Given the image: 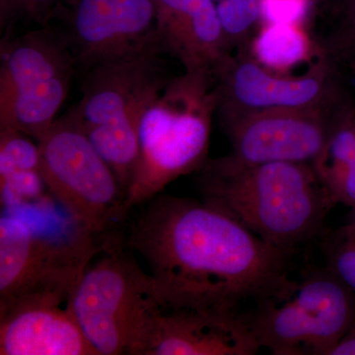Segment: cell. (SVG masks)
<instances>
[{"label":"cell","instance_id":"obj_13","mask_svg":"<svg viewBox=\"0 0 355 355\" xmlns=\"http://www.w3.org/2000/svg\"><path fill=\"white\" fill-rule=\"evenodd\" d=\"M1 355H99L69 302L29 300L0 308Z\"/></svg>","mask_w":355,"mask_h":355},{"label":"cell","instance_id":"obj_9","mask_svg":"<svg viewBox=\"0 0 355 355\" xmlns=\"http://www.w3.org/2000/svg\"><path fill=\"white\" fill-rule=\"evenodd\" d=\"M214 80L220 123L257 112L324 106L347 94L321 60L304 76L292 77L266 69L249 51L231 53Z\"/></svg>","mask_w":355,"mask_h":355},{"label":"cell","instance_id":"obj_21","mask_svg":"<svg viewBox=\"0 0 355 355\" xmlns=\"http://www.w3.org/2000/svg\"><path fill=\"white\" fill-rule=\"evenodd\" d=\"M319 241L324 266L355 293V233L349 222L327 228Z\"/></svg>","mask_w":355,"mask_h":355},{"label":"cell","instance_id":"obj_1","mask_svg":"<svg viewBox=\"0 0 355 355\" xmlns=\"http://www.w3.org/2000/svg\"><path fill=\"white\" fill-rule=\"evenodd\" d=\"M139 209L123 243L146 261L168 309L244 311L293 282L291 254L203 200L160 193Z\"/></svg>","mask_w":355,"mask_h":355},{"label":"cell","instance_id":"obj_17","mask_svg":"<svg viewBox=\"0 0 355 355\" xmlns=\"http://www.w3.org/2000/svg\"><path fill=\"white\" fill-rule=\"evenodd\" d=\"M354 160L355 102L349 95L338 110L323 151L312 164L336 203L343 178Z\"/></svg>","mask_w":355,"mask_h":355},{"label":"cell","instance_id":"obj_20","mask_svg":"<svg viewBox=\"0 0 355 355\" xmlns=\"http://www.w3.org/2000/svg\"><path fill=\"white\" fill-rule=\"evenodd\" d=\"M125 48L156 41V0H110Z\"/></svg>","mask_w":355,"mask_h":355},{"label":"cell","instance_id":"obj_3","mask_svg":"<svg viewBox=\"0 0 355 355\" xmlns=\"http://www.w3.org/2000/svg\"><path fill=\"white\" fill-rule=\"evenodd\" d=\"M162 55L153 41L83 70V96L67 113L113 170L125 193L139 156L140 121L171 79Z\"/></svg>","mask_w":355,"mask_h":355},{"label":"cell","instance_id":"obj_15","mask_svg":"<svg viewBox=\"0 0 355 355\" xmlns=\"http://www.w3.org/2000/svg\"><path fill=\"white\" fill-rule=\"evenodd\" d=\"M60 30L83 70L125 48L110 0H64L51 23Z\"/></svg>","mask_w":355,"mask_h":355},{"label":"cell","instance_id":"obj_2","mask_svg":"<svg viewBox=\"0 0 355 355\" xmlns=\"http://www.w3.org/2000/svg\"><path fill=\"white\" fill-rule=\"evenodd\" d=\"M197 184L202 200L292 257L319 241L338 205L310 163L249 164L228 154L207 159Z\"/></svg>","mask_w":355,"mask_h":355},{"label":"cell","instance_id":"obj_27","mask_svg":"<svg viewBox=\"0 0 355 355\" xmlns=\"http://www.w3.org/2000/svg\"><path fill=\"white\" fill-rule=\"evenodd\" d=\"M214 1L216 2H216L219 1V0H214Z\"/></svg>","mask_w":355,"mask_h":355},{"label":"cell","instance_id":"obj_25","mask_svg":"<svg viewBox=\"0 0 355 355\" xmlns=\"http://www.w3.org/2000/svg\"><path fill=\"white\" fill-rule=\"evenodd\" d=\"M336 200L355 210V160L343 178Z\"/></svg>","mask_w":355,"mask_h":355},{"label":"cell","instance_id":"obj_6","mask_svg":"<svg viewBox=\"0 0 355 355\" xmlns=\"http://www.w3.org/2000/svg\"><path fill=\"white\" fill-rule=\"evenodd\" d=\"M37 142L46 189L77 227L104 244L121 238L125 191L87 135L67 114Z\"/></svg>","mask_w":355,"mask_h":355},{"label":"cell","instance_id":"obj_10","mask_svg":"<svg viewBox=\"0 0 355 355\" xmlns=\"http://www.w3.org/2000/svg\"><path fill=\"white\" fill-rule=\"evenodd\" d=\"M347 95L324 106L270 110L223 121L222 128L231 144L230 155L249 164H313L323 151Z\"/></svg>","mask_w":355,"mask_h":355},{"label":"cell","instance_id":"obj_7","mask_svg":"<svg viewBox=\"0 0 355 355\" xmlns=\"http://www.w3.org/2000/svg\"><path fill=\"white\" fill-rule=\"evenodd\" d=\"M260 343L275 355H330L355 326V293L326 266L245 310Z\"/></svg>","mask_w":355,"mask_h":355},{"label":"cell","instance_id":"obj_12","mask_svg":"<svg viewBox=\"0 0 355 355\" xmlns=\"http://www.w3.org/2000/svg\"><path fill=\"white\" fill-rule=\"evenodd\" d=\"M261 349L245 310L165 308L146 355H253Z\"/></svg>","mask_w":355,"mask_h":355},{"label":"cell","instance_id":"obj_11","mask_svg":"<svg viewBox=\"0 0 355 355\" xmlns=\"http://www.w3.org/2000/svg\"><path fill=\"white\" fill-rule=\"evenodd\" d=\"M78 69L62 33L53 24L40 26L0 44V109L19 99L67 92Z\"/></svg>","mask_w":355,"mask_h":355},{"label":"cell","instance_id":"obj_23","mask_svg":"<svg viewBox=\"0 0 355 355\" xmlns=\"http://www.w3.org/2000/svg\"><path fill=\"white\" fill-rule=\"evenodd\" d=\"M64 0H0V28L9 31L20 21L51 24L53 16Z\"/></svg>","mask_w":355,"mask_h":355},{"label":"cell","instance_id":"obj_19","mask_svg":"<svg viewBox=\"0 0 355 355\" xmlns=\"http://www.w3.org/2000/svg\"><path fill=\"white\" fill-rule=\"evenodd\" d=\"M217 15L231 53L249 51L261 17V0H219Z\"/></svg>","mask_w":355,"mask_h":355},{"label":"cell","instance_id":"obj_24","mask_svg":"<svg viewBox=\"0 0 355 355\" xmlns=\"http://www.w3.org/2000/svg\"><path fill=\"white\" fill-rule=\"evenodd\" d=\"M314 0H261L263 23L303 24Z\"/></svg>","mask_w":355,"mask_h":355},{"label":"cell","instance_id":"obj_22","mask_svg":"<svg viewBox=\"0 0 355 355\" xmlns=\"http://www.w3.org/2000/svg\"><path fill=\"white\" fill-rule=\"evenodd\" d=\"M33 139L18 130H0V178L40 170V147Z\"/></svg>","mask_w":355,"mask_h":355},{"label":"cell","instance_id":"obj_8","mask_svg":"<svg viewBox=\"0 0 355 355\" xmlns=\"http://www.w3.org/2000/svg\"><path fill=\"white\" fill-rule=\"evenodd\" d=\"M106 248L77 228L67 236L10 214L0 218V308L29 300L69 302L84 268Z\"/></svg>","mask_w":355,"mask_h":355},{"label":"cell","instance_id":"obj_4","mask_svg":"<svg viewBox=\"0 0 355 355\" xmlns=\"http://www.w3.org/2000/svg\"><path fill=\"white\" fill-rule=\"evenodd\" d=\"M214 77L184 73L170 79L140 121L139 156L125 195V214L162 193L207 162L216 114Z\"/></svg>","mask_w":355,"mask_h":355},{"label":"cell","instance_id":"obj_26","mask_svg":"<svg viewBox=\"0 0 355 355\" xmlns=\"http://www.w3.org/2000/svg\"><path fill=\"white\" fill-rule=\"evenodd\" d=\"M330 355H355V326L331 350Z\"/></svg>","mask_w":355,"mask_h":355},{"label":"cell","instance_id":"obj_5","mask_svg":"<svg viewBox=\"0 0 355 355\" xmlns=\"http://www.w3.org/2000/svg\"><path fill=\"white\" fill-rule=\"evenodd\" d=\"M116 240L84 268L69 307L99 355H146L165 307L150 273Z\"/></svg>","mask_w":355,"mask_h":355},{"label":"cell","instance_id":"obj_18","mask_svg":"<svg viewBox=\"0 0 355 355\" xmlns=\"http://www.w3.org/2000/svg\"><path fill=\"white\" fill-rule=\"evenodd\" d=\"M315 42L318 60L343 88L347 83L355 86V0H343L330 29Z\"/></svg>","mask_w":355,"mask_h":355},{"label":"cell","instance_id":"obj_16","mask_svg":"<svg viewBox=\"0 0 355 355\" xmlns=\"http://www.w3.org/2000/svg\"><path fill=\"white\" fill-rule=\"evenodd\" d=\"M249 53L266 69L282 73L317 55V46L303 24L263 23L250 42Z\"/></svg>","mask_w":355,"mask_h":355},{"label":"cell","instance_id":"obj_14","mask_svg":"<svg viewBox=\"0 0 355 355\" xmlns=\"http://www.w3.org/2000/svg\"><path fill=\"white\" fill-rule=\"evenodd\" d=\"M155 38L184 72L214 76L231 55L214 0H156Z\"/></svg>","mask_w":355,"mask_h":355}]
</instances>
